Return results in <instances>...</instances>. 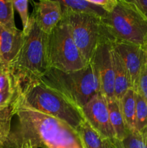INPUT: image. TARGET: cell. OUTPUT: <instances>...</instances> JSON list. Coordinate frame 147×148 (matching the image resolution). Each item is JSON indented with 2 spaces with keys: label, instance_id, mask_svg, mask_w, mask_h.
Wrapping results in <instances>:
<instances>
[{
  "label": "cell",
  "instance_id": "cell-20",
  "mask_svg": "<svg viewBox=\"0 0 147 148\" xmlns=\"http://www.w3.org/2000/svg\"><path fill=\"white\" fill-rule=\"evenodd\" d=\"M10 92H18V88L10 68L2 65L0 67V93Z\"/></svg>",
  "mask_w": 147,
  "mask_h": 148
},
{
  "label": "cell",
  "instance_id": "cell-11",
  "mask_svg": "<svg viewBox=\"0 0 147 148\" xmlns=\"http://www.w3.org/2000/svg\"><path fill=\"white\" fill-rule=\"evenodd\" d=\"M34 11L32 15L38 27L49 35L62 19L63 12L61 4L52 0H32Z\"/></svg>",
  "mask_w": 147,
  "mask_h": 148
},
{
  "label": "cell",
  "instance_id": "cell-3",
  "mask_svg": "<svg viewBox=\"0 0 147 148\" xmlns=\"http://www.w3.org/2000/svg\"><path fill=\"white\" fill-rule=\"evenodd\" d=\"M14 103L62 120L76 130L85 121L80 108L40 79L18 88Z\"/></svg>",
  "mask_w": 147,
  "mask_h": 148
},
{
  "label": "cell",
  "instance_id": "cell-9",
  "mask_svg": "<svg viewBox=\"0 0 147 148\" xmlns=\"http://www.w3.org/2000/svg\"><path fill=\"white\" fill-rule=\"evenodd\" d=\"M85 120L102 137L110 140L115 148L121 145L115 139L110 124L108 103L101 92L94 96L82 108Z\"/></svg>",
  "mask_w": 147,
  "mask_h": 148
},
{
  "label": "cell",
  "instance_id": "cell-13",
  "mask_svg": "<svg viewBox=\"0 0 147 148\" xmlns=\"http://www.w3.org/2000/svg\"><path fill=\"white\" fill-rule=\"evenodd\" d=\"M112 45V44H111ZM112 57L114 69L115 98L120 101L125 92L131 88L129 76L119 55L112 47Z\"/></svg>",
  "mask_w": 147,
  "mask_h": 148
},
{
  "label": "cell",
  "instance_id": "cell-10",
  "mask_svg": "<svg viewBox=\"0 0 147 148\" xmlns=\"http://www.w3.org/2000/svg\"><path fill=\"white\" fill-rule=\"evenodd\" d=\"M111 44L122 59L129 76L131 88L136 92L140 74L147 62V46L121 41L112 42Z\"/></svg>",
  "mask_w": 147,
  "mask_h": 148
},
{
  "label": "cell",
  "instance_id": "cell-29",
  "mask_svg": "<svg viewBox=\"0 0 147 148\" xmlns=\"http://www.w3.org/2000/svg\"><path fill=\"white\" fill-rule=\"evenodd\" d=\"M2 65H3V64H2V63H1V61H0V67H1V66H2Z\"/></svg>",
  "mask_w": 147,
  "mask_h": 148
},
{
  "label": "cell",
  "instance_id": "cell-27",
  "mask_svg": "<svg viewBox=\"0 0 147 148\" xmlns=\"http://www.w3.org/2000/svg\"><path fill=\"white\" fill-rule=\"evenodd\" d=\"M140 132H141V135H142L143 137H144V140L146 141V143H147V126L144 129V130H142V131Z\"/></svg>",
  "mask_w": 147,
  "mask_h": 148
},
{
  "label": "cell",
  "instance_id": "cell-15",
  "mask_svg": "<svg viewBox=\"0 0 147 148\" xmlns=\"http://www.w3.org/2000/svg\"><path fill=\"white\" fill-rule=\"evenodd\" d=\"M135 94L136 92L132 88H130L121 99L118 101L125 126L130 132L137 131L135 124Z\"/></svg>",
  "mask_w": 147,
  "mask_h": 148
},
{
  "label": "cell",
  "instance_id": "cell-18",
  "mask_svg": "<svg viewBox=\"0 0 147 148\" xmlns=\"http://www.w3.org/2000/svg\"><path fill=\"white\" fill-rule=\"evenodd\" d=\"M14 114L12 106L0 113V148H4L11 132V123Z\"/></svg>",
  "mask_w": 147,
  "mask_h": 148
},
{
  "label": "cell",
  "instance_id": "cell-17",
  "mask_svg": "<svg viewBox=\"0 0 147 148\" xmlns=\"http://www.w3.org/2000/svg\"><path fill=\"white\" fill-rule=\"evenodd\" d=\"M61 4L62 11H72L95 14L102 17L107 12L102 7L87 2L85 0H52Z\"/></svg>",
  "mask_w": 147,
  "mask_h": 148
},
{
  "label": "cell",
  "instance_id": "cell-25",
  "mask_svg": "<svg viewBox=\"0 0 147 148\" xmlns=\"http://www.w3.org/2000/svg\"><path fill=\"white\" fill-rule=\"evenodd\" d=\"M85 1L102 7L107 12H110L118 2V0H85Z\"/></svg>",
  "mask_w": 147,
  "mask_h": 148
},
{
  "label": "cell",
  "instance_id": "cell-2",
  "mask_svg": "<svg viewBox=\"0 0 147 148\" xmlns=\"http://www.w3.org/2000/svg\"><path fill=\"white\" fill-rule=\"evenodd\" d=\"M48 36L38 27L31 14L22 46L8 66L17 88L39 80L50 69L47 56Z\"/></svg>",
  "mask_w": 147,
  "mask_h": 148
},
{
  "label": "cell",
  "instance_id": "cell-26",
  "mask_svg": "<svg viewBox=\"0 0 147 148\" xmlns=\"http://www.w3.org/2000/svg\"><path fill=\"white\" fill-rule=\"evenodd\" d=\"M132 4L147 20V0H124Z\"/></svg>",
  "mask_w": 147,
  "mask_h": 148
},
{
  "label": "cell",
  "instance_id": "cell-1",
  "mask_svg": "<svg viewBox=\"0 0 147 148\" xmlns=\"http://www.w3.org/2000/svg\"><path fill=\"white\" fill-rule=\"evenodd\" d=\"M17 124L4 148H85L79 132L62 120L16 104Z\"/></svg>",
  "mask_w": 147,
  "mask_h": 148
},
{
  "label": "cell",
  "instance_id": "cell-5",
  "mask_svg": "<svg viewBox=\"0 0 147 148\" xmlns=\"http://www.w3.org/2000/svg\"><path fill=\"white\" fill-rule=\"evenodd\" d=\"M102 36L110 43L128 42L146 45L147 20L132 5L118 0L110 12L101 17Z\"/></svg>",
  "mask_w": 147,
  "mask_h": 148
},
{
  "label": "cell",
  "instance_id": "cell-14",
  "mask_svg": "<svg viewBox=\"0 0 147 148\" xmlns=\"http://www.w3.org/2000/svg\"><path fill=\"white\" fill-rule=\"evenodd\" d=\"M85 148H115L110 140L102 137L85 120L77 130Z\"/></svg>",
  "mask_w": 147,
  "mask_h": 148
},
{
  "label": "cell",
  "instance_id": "cell-7",
  "mask_svg": "<svg viewBox=\"0 0 147 148\" xmlns=\"http://www.w3.org/2000/svg\"><path fill=\"white\" fill-rule=\"evenodd\" d=\"M71 37L85 60L89 63L102 38L101 17L95 14L62 11Z\"/></svg>",
  "mask_w": 147,
  "mask_h": 148
},
{
  "label": "cell",
  "instance_id": "cell-28",
  "mask_svg": "<svg viewBox=\"0 0 147 148\" xmlns=\"http://www.w3.org/2000/svg\"><path fill=\"white\" fill-rule=\"evenodd\" d=\"M11 106H10V107H11ZM8 108H10V107H8ZM5 108V109H3V110H0V113H1V111H4V110H6V109H7V108Z\"/></svg>",
  "mask_w": 147,
  "mask_h": 148
},
{
  "label": "cell",
  "instance_id": "cell-30",
  "mask_svg": "<svg viewBox=\"0 0 147 148\" xmlns=\"http://www.w3.org/2000/svg\"><path fill=\"white\" fill-rule=\"evenodd\" d=\"M22 148H30V147H22Z\"/></svg>",
  "mask_w": 147,
  "mask_h": 148
},
{
  "label": "cell",
  "instance_id": "cell-19",
  "mask_svg": "<svg viewBox=\"0 0 147 148\" xmlns=\"http://www.w3.org/2000/svg\"><path fill=\"white\" fill-rule=\"evenodd\" d=\"M14 10L12 0H0V25L11 30L17 29Z\"/></svg>",
  "mask_w": 147,
  "mask_h": 148
},
{
  "label": "cell",
  "instance_id": "cell-16",
  "mask_svg": "<svg viewBox=\"0 0 147 148\" xmlns=\"http://www.w3.org/2000/svg\"><path fill=\"white\" fill-rule=\"evenodd\" d=\"M109 110L110 120L112 128L115 134V139L120 144L126 137L128 130L125 126L122 113L119 106V103L117 100H110L107 101Z\"/></svg>",
  "mask_w": 147,
  "mask_h": 148
},
{
  "label": "cell",
  "instance_id": "cell-31",
  "mask_svg": "<svg viewBox=\"0 0 147 148\" xmlns=\"http://www.w3.org/2000/svg\"><path fill=\"white\" fill-rule=\"evenodd\" d=\"M146 46H147V38H146Z\"/></svg>",
  "mask_w": 147,
  "mask_h": 148
},
{
  "label": "cell",
  "instance_id": "cell-4",
  "mask_svg": "<svg viewBox=\"0 0 147 148\" xmlns=\"http://www.w3.org/2000/svg\"><path fill=\"white\" fill-rule=\"evenodd\" d=\"M40 80L81 110L94 96L101 92L99 79L91 63L80 70L73 72L50 68Z\"/></svg>",
  "mask_w": 147,
  "mask_h": 148
},
{
  "label": "cell",
  "instance_id": "cell-6",
  "mask_svg": "<svg viewBox=\"0 0 147 148\" xmlns=\"http://www.w3.org/2000/svg\"><path fill=\"white\" fill-rule=\"evenodd\" d=\"M47 56L50 69L62 72L80 70L89 64L75 44L63 18L48 36Z\"/></svg>",
  "mask_w": 147,
  "mask_h": 148
},
{
  "label": "cell",
  "instance_id": "cell-22",
  "mask_svg": "<svg viewBox=\"0 0 147 148\" xmlns=\"http://www.w3.org/2000/svg\"><path fill=\"white\" fill-rule=\"evenodd\" d=\"M120 145L121 148H147V143L138 131H128Z\"/></svg>",
  "mask_w": 147,
  "mask_h": 148
},
{
  "label": "cell",
  "instance_id": "cell-24",
  "mask_svg": "<svg viewBox=\"0 0 147 148\" xmlns=\"http://www.w3.org/2000/svg\"><path fill=\"white\" fill-rule=\"evenodd\" d=\"M136 93L141 95L147 103V62L144 65L140 74Z\"/></svg>",
  "mask_w": 147,
  "mask_h": 148
},
{
  "label": "cell",
  "instance_id": "cell-8",
  "mask_svg": "<svg viewBox=\"0 0 147 148\" xmlns=\"http://www.w3.org/2000/svg\"><path fill=\"white\" fill-rule=\"evenodd\" d=\"M89 63L93 66L99 79L101 93L107 101L115 100L112 45L105 36H102Z\"/></svg>",
  "mask_w": 147,
  "mask_h": 148
},
{
  "label": "cell",
  "instance_id": "cell-12",
  "mask_svg": "<svg viewBox=\"0 0 147 148\" xmlns=\"http://www.w3.org/2000/svg\"><path fill=\"white\" fill-rule=\"evenodd\" d=\"M24 33L18 29L11 30L0 25V61L8 66L22 46Z\"/></svg>",
  "mask_w": 147,
  "mask_h": 148
},
{
  "label": "cell",
  "instance_id": "cell-23",
  "mask_svg": "<svg viewBox=\"0 0 147 148\" xmlns=\"http://www.w3.org/2000/svg\"><path fill=\"white\" fill-rule=\"evenodd\" d=\"M13 7L17 11L22 23L23 33L27 31L30 22V15L28 12L29 0H12Z\"/></svg>",
  "mask_w": 147,
  "mask_h": 148
},
{
  "label": "cell",
  "instance_id": "cell-21",
  "mask_svg": "<svg viewBox=\"0 0 147 148\" xmlns=\"http://www.w3.org/2000/svg\"><path fill=\"white\" fill-rule=\"evenodd\" d=\"M135 124L136 130L141 132L147 126V103L141 95L135 94Z\"/></svg>",
  "mask_w": 147,
  "mask_h": 148
}]
</instances>
